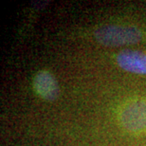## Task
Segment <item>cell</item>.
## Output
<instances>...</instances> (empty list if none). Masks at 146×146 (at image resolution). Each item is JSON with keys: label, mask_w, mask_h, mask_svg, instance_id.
<instances>
[{"label": "cell", "mask_w": 146, "mask_h": 146, "mask_svg": "<svg viewBox=\"0 0 146 146\" xmlns=\"http://www.w3.org/2000/svg\"><path fill=\"white\" fill-rule=\"evenodd\" d=\"M95 38L99 43L106 46H119L138 43L141 40V33L130 26L108 25L95 31Z\"/></svg>", "instance_id": "cell-1"}, {"label": "cell", "mask_w": 146, "mask_h": 146, "mask_svg": "<svg viewBox=\"0 0 146 146\" xmlns=\"http://www.w3.org/2000/svg\"><path fill=\"white\" fill-rule=\"evenodd\" d=\"M121 121L130 132L146 131V100L138 99L127 104L121 113Z\"/></svg>", "instance_id": "cell-2"}, {"label": "cell", "mask_w": 146, "mask_h": 146, "mask_svg": "<svg viewBox=\"0 0 146 146\" xmlns=\"http://www.w3.org/2000/svg\"><path fill=\"white\" fill-rule=\"evenodd\" d=\"M34 90L46 101H54L59 96V86L56 79L48 71H39L33 80Z\"/></svg>", "instance_id": "cell-3"}, {"label": "cell", "mask_w": 146, "mask_h": 146, "mask_svg": "<svg viewBox=\"0 0 146 146\" xmlns=\"http://www.w3.org/2000/svg\"><path fill=\"white\" fill-rule=\"evenodd\" d=\"M117 62L121 68L126 71L137 74H146V54L144 52L126 49L118 54Z\"/></svg>", "instance_id": "cell-4"}]
</instances>
